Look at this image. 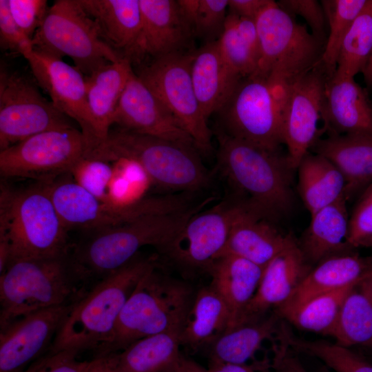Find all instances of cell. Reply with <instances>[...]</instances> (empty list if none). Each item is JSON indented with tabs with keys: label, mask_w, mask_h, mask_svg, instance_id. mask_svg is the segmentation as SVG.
I'll return each mask as SVG.
<instances>
[{
	"label": "cell",
	"mask_w": 372,
	"mask_h": 372,
	"mask_svg": "<svg viewBox=\"0 0 372 372\" xmlns=\"http://www.w3.org/2000/svg\"><path fill=\"white\" fill-rule=\"evenodd\" d=\"M172 213L141 217L116 226L94 231L74 247L67 263L79 294L125 266L145 246L162 251L204 204Z\"/></svg>",
	"instance_id": "6da1fadb"
},
{
	"label": "cell",
	"mask_w": 372,
	"mask_h": 372,
	"mask_svg": "<svg viewBox=\"0 0 372 372\" xmlns=\"http://www.w3.org/2000/svg\"><path fill=\"white\" fill-rule=\"evenodd\" d=\"M68 228L45 185L0 196V273L17 259L65 258Z\"/></svg>",
	"instance_id": "7a4b0ae2"
},
{
	"label": "cell",
	"mask_w": 372,
	"mask_h": 372,
	"mask_svg": "<svg viewBox=\"0 0 372 372\" xmlns=\"http://www.w3.org/2000/svg\"><path fill=\"white\" fill-rule=\"evenodd\" d=\"M218 169L229 182L247 196L240 203L258 216L271 220L285 215L293 202L292 171L287 154L266 149L216 133Z\"/></svg>",
	"instance_id": "3957f363"
},
{
	"label": "cell",
	"mask_w": 372,
	"mask_h": 372,
	"mask_svg": "<svg viewBox=\"0 0 372 372\" xmlns=\"http://www.w3.org/2000/svg\"><path fill=\"white\" fill-rule=\"evenodd\" d=\"M156 265L153 257L135 258L92 286L73 302L49 351L79 354L101 348L137 283Z\"/></svg>",
	"instance_id": "277c9868"
},
{
	"label": "cell",
	"mask_w": 372,
	"mask_h": 372,
	"mask_svg": "<svg viewBox=\"0 0 372 372\" xmlns=\"http://www.w3.org/2000/svg\"><path fill=\"white\" fill-rule=\"evenodd\" d=\"M189 286L158 271L140 279L123 307L112 334L96 356L116 353L141 338L181 329L193 299Z\"/></svg>",
	"instance_id": "5b68a950"
},
{
	"label": "cell",
	"mask_w": 372,
	"mask_h": 372,
	"mask_svg": "<svg viewBox=\"0 0 372 372\" xmlns=\"http://www.w3.org/2000/svg\"><path fill=\"white\" fill-rule=\"evenodd\" d=\"M196 149L188 145L140 134L118 127L86 158L113 162L128 158L137 162L153 184L167 189L194 192L207 187L210 174Z\"/></svg>",
	"instance_id": "8992f818"
},
{
	"label": "cell",
	"mask_w": 372,
	"mask_h": 372,
	"mask_svg": "<svg viewBox=\"0 0 372 372\" xmlns=\"http://www.w3.org/2000/svg\"><path fill=\"white\" fill-rule=\"evenodd\" d=\"M79 296L67 258L12 260L0 274V329L31 313L73 302Z\"/></svg>",
	"instance_id": "52a82bcc"
},
{
	"label": "cell",
	"mask_w": 372,
	"mask_h": 372,
	"mask_svg": "<svg viewBox=\"0 0 372 372\" xmlns=\"http://www.w3.org/2000/svg\"><path fill=\"white\" fill-rule=\"evenodd\" d=\"M287 84L257 74L242 79L218 113L227 135L260 147L280 150Z\"/></svg>",
	"instance_id": "ba28073f"
},
{
	"label": "cell",
	"mask_w": 372,
	"mask_h": 372,
	"mask_svg": "<svg viewBox=\"0 0 372 372\" xmlns=\"http://www.w3.org/2000/svg\"><path fill=\"white\" fill-rule=\"evenodd\" d=\"M256 24L260 59L253 74L287 84L320 63L324 42L277 2L270 0L257 17Z\"/></svg>",
	"instance_id": "9c48e42d"
},
{
	"label": "cell",
	"mask_w": 372,
	"mask_h": 372,
	"mask_svg": "<svg viewBox=\"0 0 372 372\" xmlns=\"http://www.w3.org/2000/svg\"><path fill=\"white\" fill-rule=\"evenodd\" d=\"M32 48L62 59L69 56L85 76L123 59L103 39L79 0H56L31 40Z\"/></svg>",
	"instance_id": "30bf717a"
},
{
	"label": "cell",
	"mask_w": 372,
	"mask_h": 372,
	"mask_svg": "<svg viewBox=\"0 0 372 372\" xmlns=\"http://www.w3.org/2000/svg\"><path fill=\"white\" fill-rule=\"evenodd\" d=\"M193 52L161 56L138 65L134 72L192 137L197 150L208 153L211 132L192 83Z\"/></svg>",
	"instance_id": "8fae6325"
},
{
	"label": "cell",
	"mask_w": 372,
	"mask_h": 372,
	"mask_svg": "<svg viewBox=\"0 0 372 372\" xmlns=\"http://www.w3.org/2000/svg\"><path fill=\"white\" fill-rule=\"evenodd\" d=\"M45 186L65 226L96 231L145 216L183 211L187 200L181 195L147 197L130 207L103 201L74 180L46 182Z\"/></svg>",
	"instance_id": "7c38bea8"
},
{
	"label": "cell",
	"mask_w": 372,
	"mask_h": 372,
	"mask_svg": "<svg viewBox=\"0 0 372 372\" xmlns=\"http://www.w3.org/2000/svg\"><path fill=\"white\" fill-rule=\"evenodd\" d=\"M25 75L0 68V151L45 131L73 127Z\"/></svg>",
	"instance_id": "4fadbf2b"
},
{
	"label": "cell",
	"mask_w": 372,
	"mask_h": 372,
	"mask_svg": "<svg viewBox=\"0 0 372 372\" xmlns=\"http://www.w3.org/2000/svg\"><path fill=\"white\" fill-rule=\"evenodd\" d=\"M88 151L85 137L74 127L45 131L0 151L1 174L50 182L70 173Z\"/></svg>",
	"instance_id": "5bb4252c"
},
{
	"label": "cell",
	"mask_w": 372,
	"mask_h": 372,
	"mask_svg": "<svg viewBox=\"0 0 372 372\" xmlns=\"http://www.w3.org/2000/svg\"><path fill=\"white\" fill-rule=\"evenodd\" d=\"M328 80L319 63L287 83L282 138L293 169L319 138L318 123L322 118Z\"/></svg>",
	"instance_id": "9a60e30c"
},
{
	"label": "cell",
	"mask_w": 372,
	"mask_h": 372,
	"mask_svg": "<svg viewBox=\"0 0 372 372\" xmlns=\"http://www.w3.org/2000/svg\"><path fill=\"white\" fill-rule=\"evenodd\" d=\"M238 207L224 201L199 210L161 251L185 267L209 270L225 249Z\"/></svg>",
	"instance_id": "2e32d148"
},
{
	"label": "cell",
	"mask_w": 372,
	"mask_h": 372,
	"mask_svg": "<svg viewBox=\"0 0 372 372\" xmlns=\"http://www.w3.org/2000/svg\"><path fill=\"white\" fill-rule=\"evenodd\" d=\"M21 55L28 61L36 82L48 93L54 107L78 123L90 149L94 144V134L85 76L62 59L34 50L32 45Z\"/></svg>",
	"instance_id": "e0dca14e"
},
{
	"label": "cell",
	"mask_w": 372,
	"mask_h": 372,
	"mask_svg": "<svg viewBox=\"0 0 372 372\" xmlns=\"http://www.w3.org/2000/svg\"><path fill=\"white\" fill-rule=\"evenodd\" d=\"M73 302L31 313L1 329L0 372H22L49 351Z\"/></svg>",
	"instance_id": "ac0fdd59"
},
{
	"label": "cell",
	"mask_w": 372,
	"mask_h": 372,
	"mask_svg": "<svg viewBox=\"0 0 372 372\" xmlns=\"http://www.w3.org/2000/svg\"><path fill=\"white\" fill-rule=\"evenodd\" d=\"M141 26L126 59L132 66L176 52H187L194 37L177 0H139Z\"/></svg>",
	"instance_id": "d6986e66"
},
{
	"label": "cell",
	"mask_w": 372,
	"mask_h": 372,
	"mask_svg": "<svg viewBox=\"0 0 372 372\" xmlns=\"http://www.w3.org/2000/svg\"><path fill=\"white\" fill-rule=\"evenodd\" d=\"M114 124L130 131L196 148L192 137L136 76L133 68L116 109Z\"/></svg>",
	"instance_id": "ffe728a7"
},
{
	"label": "cell",
	"mask_w": 372,
	"mask_h": 372,
	"mask_svg": "<svg viewBox=\"0 0 372 372\" xmlns=\"http://www.w3.org/2000/svg\"><path fill=\"white\" fill-rule=\"evenodd\" d=\"M311 269L295 240L264 267L257 291L236 325L262 318L282 306Z\"/></svg>",
	"instance_id": "44dd1931"
},
{
	"label": "cell",
	"mask_w": 372,
	"mask_h": 372,
	"mask_svg": "<svg viewBox=\"0 0 372 372\" xmlns=\"http://www.w3.org/2000/svg\"><path fill=\"white\" fill-rule=\"evenodd\" d=\"M372 275V256L352 251L327 258L311 269L290 298L275 309L283 319L311 299Z\"/></svg>",
	"instance_id": "7402d4cb"
},
{
	"label": "cell",
	"mask_w": 372,
	"mask_h": 372,
	"mask_svg": "<svg viewBox=\"0 0 372 372\" xmlns=\"http://www.w3.org/2000/svg\"><path fill=\"white\" fill-rule=\"evenodd\" d=\"M295 240L291 234H281L269 220L239 203L220 256L234 255L265 267Z\"/></svg>",
	"instance_id": "603a6c76"
},
{
	"label": "cell",
	"mask_w": 372,
	"mask_h": 372,
	"mask_svg": "<svg viewBox=\"0 0 372 372\" xmlns=\"http://www.w3.org/2000/svg\"><path fill=\"white\" fill-rule=\"evenodd\" d=\"M322 118L329 134L372 135V103L354 78L328 80Z\"/></svg>",
	"instance_id": "cb8c5ba5"
},
{
	"label": "cell",
	"mask_w": 372,
	"mask_h": 372,
	"mask_svg": "<svg viewBox=\"0 0 372 372\" xmlns=\"http://www.w3.org/2000/svg\"><path fill=\"white\" fill-rule=\"evenodd\" d=\"M311 151L327 158L341 172L347 200L372 182V135L329 134L318 138Z\"/></svg>",
	"instance_id": "d4e9b609"
},
{
	"label": "cell",
	"mask_w": 372,
	"mask_h": 372,
	"mask_svg": "<svg viewBox=\"0 0 372 372\" xmlns=\"http://www.w3.org/2000/svg\"><path fill=\"white\" fill-rule=\"evenodd\" d=\"M132 67L123 59L108 63L85 76L87 105L94 134L90 151L104 142L114 125V116Z\"/></svg>",
	"instance_id": "484cf974"
},
{
	"label": "cell",
	"mask_w": 372,
	"mask_h": 372,
	"mask_svg": "<svg viewBox=\"0 0 372 372\" xmlns=\"http://www.w3.org/2000/svg\"><path fill=\"white\" fill-rule=\"evenodd\" d=\"M347 198L342 195L311 216V221L299 246L310 264L352 251L348 242L349 216Z\"/></svg>",
	"instance_id": "4316f807"
},
{
	"label": "cell",
	"mask_w": 372,
	"mask_h": 372,
	"mask_svg": "<svg viewBox=\"0 0 372 372\" xmlns=\"http://www.w3.org/2000/svg\"><path fill=\"white\" fill-rule=\"evenodd\" d=\"M191 74L196 96L207 119L220 110L241 80L225 64L218 40L194 50Z\"/></svg>",
	"instance_id": "83f0119b"
},
{
	"label": "cell",
	"mask_w": 372,
	"mask_h": 372,
	"mask_svg": "<svg viewBox=\"0 0 372 372\" xmlns=\"http://www.w3.org/2000/svg\"><path fill=\"white\" fill-rule=\"evenodd\" d=\"M96 24L103 40L126 59L141 26L139 0H79Z\"/></svg>",
	"instance_id": "f1b7e54d"
},
{
	"label": "cell",
	"mask_w": 372,
	"mask_h": 372,
	"mask_svg": "<svg viewBox=\"0 0 372 372\" xmlns=\"http://www.w3.org/2000/svg\"><path fill=\"white\" fill-rule=\"evenodd\" d=\"M263 269L264 267L231 254L221 256L209 269L212 277L211 285L224 299L230 313L227 329L238 322L257 291Z\"/></svg>",
	"instance_id": "f546056e"
},
{
	"label": "cell",
	"mask_w": 372,
	"mask_h": 372,
	"mask_svg": "<svg viewBox=\"0 0 372 372\" xmlns=\"http://www.w3.org/2000/svg\"><path fill=\"white\" fill-rule=\"evenodd\" d=\"M229 323L228 307L210 284L193 297L181 327V345L196 349L211 344L228 328Z\"/></svg>",
	"instance_id": "4dcf8cb0"
},
{
	"label": "cell",
	"mask_w": 372,
	"mask_h": 372,
	"mask_svg": "<svg viewBox=\"0 0 372 372\" xmlns=\"http://www.w3.org/2000/svg\"><path fill=\"white\" fill-rule=\"evenodd\" d=\"M180 330L141 338L122 351L108 355L118 372H172L180 355Z\"/></svg>",
	"instance_id": "1f68e13d"
},
{
	"label": "cell",
	"mask_w": 372,
	"mask_h": 372,
	"mask_svg": "<svg viewBox=\"0 0 372 372\" xmlns=\"http://www.w3.org/2000/svg\"><path fill=\"white\" fill-rule=\"evenodd\" d=\"M281 320L273 311L227 329L211 344V361L246 364L265 340L275 338Z\"/></svg>",
	"instance_id": "d6a6232c"
},
{
	"label": "cell",
	"mask_w": 372,
	"mask_h": 372,
	"mask_svg": "<svg viewBox=\"0 0 372 372\" xmlns=\"http://www.w3.org/2000/svg\"><path fill=\"white\" fill-rule=\"evenodd\" d=\"M296 169L298 193L311 216L344 194L342 174L325 157L309 152Z\"/></svg>",
	"instance_id": "836d02e7"
},
{
	"label": "cell",
	"mask_w": 372,
	"mask_h": 372,
	"mask_svg": "<svg viewBox=\"0 0 372 372\" xmlns=\"http://www.w3.org/2000/svg\"><path fill=\"white\" fill-rule=\"evenodd\" d=\"M218 41L221 56L234 76L242 79L256 72L260 45L255 20L227 13Z\"/></svg>",
	"instance_id": "e575fe53"
},
{
	"label": "cell",
	"mask_w": 372,
	"mask_h": 372,
	"mask_svg": "<svg viewBox=\"0 0 372 372\" xmlns=\"http://www.w3.org/2000/svg\"><path fill=\"white\" fill-rule=\"evenodd\" d=\"M336 343L350 347L372 344V275L350 289L331 335Z\"/></svg>",
	"instance_id": "d590c367"
},
{
	"label": "cell",
	"mask_w": 372,
	"mask_h": 372,
	"mask_svg": "<svg viewBox=\"0 0 372 372\" xmlns=\"http://www.w3.org/2000/svg\"><path fill=\"white\" fill-rule=\"evenodd\" d=\"M278 334L295 352L317 358L332 372H372V363L357 353L338 343L323 340H306L296 336L284 320Z\"/></svg>",
	"instance_id": "8d00e7d4"
},
{
	"label": "cell",
	"mask_w": 372,
	"mask_h": 372,
	"mask_svg": "<svg viewBox=\"0 0 372 372\" xmlns=\"http://www.w3.org/2000/svg\"><path fill=\"white\" fill-rule=\"evenodd\" d=\"M371 52L372 0H368L342 41L333 77L354 78L362 74Z\"/></svg>",
	"instance_id": "74e56055"
},
{
	"label": "cell",
	"mask_w": 372,
	"mask_h": 372,
	"mask_svg": "<svg viewBox=\"0 0 372 372\" xmlns=\"http://www.w3.org/2000/svg\"><path fill=\"white\" fill-rule=\"evenodd\" d=\"M367 1H321L327 18L328 32L320 64L329 80L335 74L342 41Z\"/></svg>",
	"instance_id": "f35d334b"
},
{
	"label": "cell",
	"mask_w": 372,
	"mask_h": 372,
	"mask_svg": "<svg viewBox=\"0 0 372 372\" xmlns=\"http://www.w3.org/2000/svg\"><path fill=\"white\" fill-rule=\"evenodd\" d=\"M353 285L320 295L308 301L282 320L302 331L331 337L336 327L344 300Z\"/></svg>",
	"instance_id": "ab89813d"
},
{
	"label": "cell",
	"mask_w": 372,
	"mask_h": 372,
	"mask_svg": "<svg viewBox=\"0 0 372 372\" xmlns=\"http://www.w3.org/2000/svg\"><path fill=\"white\" fill-rule=\"evenodd\" d=\"M112 163L113 174L107 187V203L118 207H130L147 198L146 194L153 183L137 162L119 158Z\"/></svg>",
	"instance_id": "60d3db41"
},
{
	"label": "cell",
	"mask_w": 372,
	"mask_h": 372,
	"mask_svg": "<svg viewBox=\"0 0 372 372\" xmlns=\"http://www.w3.org/2000/svg\"><path fill=\"white\" fill-rule=\"evenodd\" d=\"M194 37L217 41L225 28L229 0H177Z\"/></svg>",
	"instance_id": "b9f144b4"
},
{
	"label": "cell",
	"mask_w": 372,
	"mask_h": 372,
	"mask_svg": "<svg viewBox=\"0 0 372 372\" xmlns=\"http://www.w3.org/2000/svg\"><path fill=\"white\" fill-rule=\"evenodd\" d=\"M70 173L74 181L99 199L107 202V187L113 174L110 162L83 158Z\"/></svg>",
	"instance_id": "7bdbcfd3"
},
{
	"label": "cell",
	"mask_w": 372,
	"mask_h": 372,
	"mask_svg": "<svg viewBox=\"0 0 372 372\" xmlns=\"http://www.w3.org/2000/svg\"><path fill=\"white\" fill-rule=\"evenodd\" d=\"M348 242L353 249L372 247V182L363 190L349 216Z\"/></svg>",
	"instance_id": "ee69618b"
},
{
	"label": "cell",
	"mask_w": 372,
	"mask_h": 372,
	"mask_svg": "<svg viewBox=\"0 0 372 372\" xmlns=\"http://www.w3.org/2000/svg\"><path fill=\"white\" fill-rule=\"evenodd\" d=\"M277 3L293 17L296 15L302 17L312 34L325 43L328 28L321 2L317 0H280Z\"/></svg>",
	"instance_id": "f6af8a7d"
},
{
	"label": "cell",
	"mask_w": 372,
	"mask_h": 372,
	"mask_svg": "<svg viewBox=\"0 0 372 372\" xmlns=\"http://www.w3.org/2000/svg\"><path fill=\"white\" fill-rule=\"evenodd\" d=\"M10 13L23 33L32 40L49 9L46 0H8Z\"/></svg>",
	"instance_id": "bcb514c9"
},
{
	"label": "cell",
	"mask_w": 372,
	"mask_h": 372,
	"mask_svg": "<svg viewBox=\"0 0 372 372\" xmlns=\"http://www.w3.org/2000/svg\"><path fill=\"white\" fill-rule=\"evenodd\" d=\"M71 351H48L22 372H86L90 361H80Z\"/></svg>",
	"instance_id": "7dc6e473"
},
{
	"label": "cell",
	"mask_w": 372,
	"mask_h": 372,
	"mask_svg": "<svg viewBox=\"0 0 372 372\" xmlns=\"http://www.w3.org/2000/svg\"><path fill=\"white\" fill-rule=\"evenodd\" d=\"M32 45L15 23L10 11L8 0H0V47L2 51L21 52Z\"/></svg>",
	"instance_id": "c3c4849f"
},
{
	"label": "cell",
	"mask_w": 372,
	"mask_h": 372,
	"mask_svg": "<svg viewBox=\"0 0 372 372\" xmlns=\"http://www.w3.org/2000/svg\"><path fill=\"white\" fill-rule=\"evenodd\" d=\"M272 342V358L269 366L273 372H307L286 341L276 333Z\"/></svg>",
	"instance_id": "681fc988"
},
{
	"label": "cell",
	"mask_w": 372,
	"mask_h": 372,
	"mask_svg": "<svg viewBox=\"0 0 372 372\" xmlns=\"http://www.w3.org/2000/svg\"><path fill=\"white\" fill-rule=\"evenodd\" d=\"M269 1L270 0H229L228 13L256 21Z\"/></svg>",
	"instance_id": "f907efd6"
},
{
	"label": "cell",
	"mask_w": 372,
	"mask_h": 372,
	"mask_svg": "<svg viewBox=\"0 0 372 372\" xmlns=\"http://www.w3.org/2000/svg\"><path fill=\"white\" fill-rule=\"evenodd\" d=\"M86 372H118L109 355L95 357L89 362Z\"/></svg>",
	"instance_id": "816d5d0a"
},
{
	"label": "cell",
	"mask_w": 372,
	"mask_h": 372,
	"mask_svg": "<svg viewBox=\"0 0 372 372\" xmlns=\"http://www.w3.org/2000/svg\"><path fill=\"white\" fill-rule=\"evenodd\" d=\"M209 372H255L254 366L247 364H238L211 361Z\"/></svg>",
	"instance_id": "f5cc1de1"
},
{
	"label": "cell",
	"mask_w": 372,
	"mask_h": 372,
	"mask_svg": "<svg viewBox=\"0 0 372 372\" xmlns=\"http://www.w3.org/2000/svg\"><path fill=\"white\" fill-rule=\"evenodd\" d=\"M172 372H209V371L180 354Z\"/></svg>",
	"instance_id": "db71d44e"
},
{
	"label": "cell",
	"mask_w": 372,
	"mask_h": 372,
	"mask_svg": "<svg viewBox=\"0 0 372 372\" xmlns=\"http://www.w3.org/2000/svg\"><path fill=\"white\" fill-rule=\"evenodd\" d=\"M362 74L366 86L372 89V52L367 65Z\"/></svg>",
	"instance_id": "11a10c76"
},
{
	"label": "cell",
	"mask_w": 372,
	"mask_h": 372,
	"mask_svg": "<svg viewBox=\"0 0 372 372\" xmlns=\"http://www.w3.org/2000/svg\"><path fill=\"white\" fill-rule=\"evenodd\" d=\"M253 366L257 372H273L269 366V360L267 359L254 362Z\"/></svg>",
	"instance_id": "9f6ffc18"
},
{
	"label": "cell",
	"mask_w": 372,
	"mask_h": 372,
	"mask_svg": "<svg viewBox=\"0 0 372 372\" xmlns=\"http://www.w3.org/2000/svg\"><path fill=\"white\" fill-rule=\"evenodd\" d=\"M319 372H332V371H331L327 367H324V368H322L320 370H319Z\"/></svg>",
	"instance_id": "6f0895ef"
},
{
	"label": "cell",
	"mask_w": 372,
	"mask_h": 372,
	"mask_svg": "<svg viewBox=\"0 0 372 372\" xmlns=\"http://www.w3.org/2000/svg\"><path fill=\"white\" fill-rule=\"evenodd\" d=\"M369 347H372V344H371V346Z\"/></svg>",
	"instance_id": "680465c9"
},
{
	"label": "cell",
	"mask_w": 372,
	"mask_h": 372,
	"mask_svg": "<svg viewBox=\"0 0 372 372\" xmlns=\"http://www.w3.org/2000/svg\"><path fill=\"white\" fill-rule=\"evenodd\" d=\"M256 371V370H255ZM255 372H257L256 371Z\"/></svg>",
	"instance_id": "91938a15"
}]
</instances>
